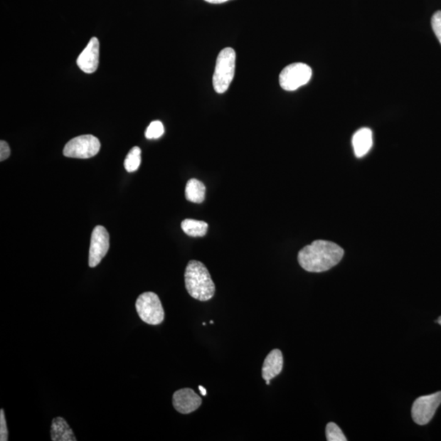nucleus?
I'll use <instances>...</instances> for the list:
<instances>
[{
  "label": "nucleus",
  "instance_id": "a211bd4d",
  "mask_svg": "<svg viewBox=\"0 0 441 441\" xmlns=\"http://www.w3.org/2000/svg\"><path fill=\"white\" fill-rule=\"evenodd\" d=\"M326 438L328 441H346L341 428L334 423H329L326 426Z\"/></svg>",
  "mask_w": 441,
  "mask_h": 441
},
{
  "label": "nucleus",
  "instance_id": "5701e85b",
  "mask_svg": "<svg viewBox=\"0 0 441 441\" xmlns=\"http://www.w3.org/2000/svg\"><path fill=\"white\" fill-rule=\"evenodd\" d=\"M198 390H201L202 395L206 396L207 395V390L203 386H198Z\"/></svg>",
  "mask_w": 441,
  "mask_h": 441
},
{
  "label": "nucleus",
  "instance_id": "9d476101",
  "mask_svg": "<svg viewBox=\"0 0 441 441\" xmlns=\"http://www.w3.org/2000/svg\"><path fill=\"white\" fill-rule=\"evenodd\" d=\"M98 64L99 41L97 38L93 37L77 59V65L84 73L92 74L97 70Z\"/></svg>",
  "mask_w": 441,
  "mask_h": 441
},
{
  "label": "nucleus",
  "instance_id": "1a4fd4ad",
  "mask_svg": "<svg viewBox=\"0 0 441 441\" xmlns=\"http://www.w3.org/2000/svg\"><path fill=\"white\" fill-rule=\"evenodd\" d=\"M202 399L201 396L191 388H184L176 390L173 395V405L175 410L183 415H188L201 407Z\"/></svg>",
  "mask_w": 441,
  "mask_h": 441
},
{
  "label": "nucleus",
  "instance_id": "4be33fe9",
  "mask_svg": "<svg viewBox=\"0 0 441 441\" xmlns=\"http://www.w3.org/2000/svg\"><path fill=\"white\" fill-rule=\"evenodd\" d=\"M205 1L211 4H223L229 1V0H205Z\"/></svg>",
  "mask_w": 441,
  "mask_h": 441
},
{
  "label": "nucleus",
  "instance_id": "f03ea898",
  "mask_svg": "<svg viewBox=\"0 0 441 441\" xmlns=\"http://www.w3.org/2000/svg\"><path fill=\"white\" fill-rule=\"evenodd\" d=\"M185 285L188 294L198 301L211 300L215 294V285L207 267L202 262L192 260L187 264Z\"/></svg>",
  "mask_w": 441,
  "mask_h": 441
},
{
  "label": "nucleus",
  "instance_id": "b1692460",
  "mask_svg": "<svg viewBox=\"0 0 441 441\" xmlns=\"http://www.w3.org/2000/svg\"><path fill=\"white\" fill-rule=\"evenodd\" d=\"M437 322L441 325V317L437 319Z\"/></svg>",
  "mask_w": 441,
  "mask_h": 441
},
{
  "label": "nucleus",
  "instance_id": "f257e3e1",
  "mask_svg": "<svg viewBox=\"0 0 441 441\" xmlns=\"http://www.w3.org/2000/svg\"><path fill=\"white\" fill-rule=\"evenodd\" d=\"M344 255V250L335 243L318 240L303 248L297 260L305 271L319 273L335 267Z\"/></svg>",
  "mask_w": 441,
  "mask_h": 441
},
{
  "label": "nucleus",
  "instance_id": "6e6552de",
  "mask_svg": "<svg viewBox=\"0 0 441 441\" xmlns=\"http://www.w3.org/2000/svg\"><path fill=\"white\" fill-rule=\"evenodd\" d=\"M110 248V235L106 228L102 225H97L93 229L90 250L88 265L90 267H96L100 263Z\"/></svg>",
  "mask_w": 441,
  "mask_h": 441
},
{
  "label": "nucleus",
  "instance_id": "423d86ee",
  "mask_svg": "<svg viewBox=\"0 0 441 441\" xmlns=\"http://www.w3.org/2000/svg\"><path fill=\"white\" fill-rule=\"evenodd\" d=\"M101 143L96 137L87 134L75 137L64 147L65 157L90 159L95 156L100 151Z\"/></svg>",
  "mask_w": 441,
  "mask_h": 441
},
{
  "label": "nucleus",
  "instance_id": "412c9836",
  "mask_svg": "<svg viewBox=\"0 0 441 441\" xmlns=\"http://www.w3.org/2000/svg\"><path fill=\"white\" fill-rule=\"evenodd\" d=\"M10 148L5 141L0 142V161H4L10 156Z\"/></svg>",
  "mask_w": 441,
  "mask_h": 441
},
{
  "label": "nucleus",
  "instance_id": "dca6fc26",
  "mask_svg": "<svg viewBox=\"0 0 441 441\" xmlns=\"http://www.w3.org/2000/svg\"><path fill=\"white\" fill-rule=\"evenodd\" d=\"M141 154L142 151L139 147L131 149L124 161V168L127 172L134 173L139 169L142 162Z\"/></svg>",
  "mask_w": 441,
  "mask_h": 441
},
{
  "label": "nucleus",
  "instance_id": "ddd939ff",
  "mask_svg": "<svg viewBox=\"0 0 441 441\" xmlns=\"http://www.w3.org/2000/svg\"><path fill=\"white\" fill-rule=\"evenodd\" d=\"M53 441H76L77 439L73 429L63 418L58 417L53 419L51 430Z\"/></svg>",
  "mask_w": 441,
  "mask_h": 441
},
{
  "label": "nucleus",
  "instance_id": "f8f14e48",
  "mask_svg": "<svg viewBox=\"0 0 441 441\" xmlns=\"http://www.w3.org/2000/svg\"><path fill=\"white\" fill-rule=\"evenodd\" d=\"M352 146L356 157L365 156L373 146L372 131L368 128L358 130L352 137Z\"/></svg>",
  "mask_w": 441,
  "mask_h": 441
},
{
  "label": "nucleus",
  "instance_id": "4468645a",
  "mask_svg": "<svg viewBox=\"0 0 441 441\" xmlns=\"http://www.w3.org/2000/svg\"><path fill=\"white\" fill-rule=\"evenodd\" d=\"M206 187L202 181L191 179L187 181L186 186V198L187 201L201 203L206 198Z\"/></svg>",
  "mask_w": 441,
  "mask_h": 441
},
{
  "label": "nucleus",
  "instance_id": "7ed1b4c3",
  "mask_svg": "<svg viewBox=\"0 0 441 441\" xmlns=\"http://www.w3.org/2000/svg\"><path fill=\"white\" fill-rule=\"evenodd\" d=\"M236 55L233 48H225L218 56L213 76L214 90L219 95L227 92L235 75Z\"/></svg>",
  "mask_w": 441,
  "mask_h": 441
},
{
  "label": "nucleus",
  "instance_id": "6ab92c4d",
  "mask_svg": "<svg viewBox=\"0 0 441 441\" xmlns=\"http://www.w3.org/2000/svg\"><path fill=\"white\" fill-rule=\"evenodd\" d=\"M432 26L435 35L441 43V11L435 13L432 18Z\"/></svg>",
  "mask_w": 441,
  "mask_h": 441
},
{
  "label": "nucleus",
  "instance_id": "9b49d317",
  "mask_svg": "<svg viewBox=\"0 0 441 441\" xmlns=\"http://www.w3.org/2000/svg\"><path fill=\"white\" fill-rule=\"evenodd\" d=\"M284 358L282 352L279 349H275L269 353L265 359L262 375L265 381H271L272 379L278 376L282 371Z\"/></svg>",
  "mask_w": 441,
  "mask_h": 441
},
{
  "label": "nucleus",
  "instance_id": "2eb2a0df",
  "mask_svg": "<svg viewBox=\"0 0 441 441\" xmlns=\"http://www.w3.org/2000/svg\"><path fill=\"white\" fill-rule=\"evenodd\" d=\"M208 227L207 223L195 219H185L181 223V229L187 235L191 237L205 236L208 231Z\"/></svg>",
  "mask_w": 441,
  "mask_h": 441
},
{
  "label": "nucleus",
  "instance_id": "20e7f679",
  "mask_svg": "<svg viewBox=\"0 0 441 441\" xmlns=\"http://www.w3.org/2000/svg\"><path fill=\"white\" fill-rule=\"evenodd\" d=\"M136 310L142 321L148 324L158 325L164 322V311L161 299L152 292H146L137 297Z\"/></svg>",
  "mask_w": 441,
  "mask_h": 441
},
{
  "label": "nucleus",
  "instance_id": "0eeeda50",
  "mask_svg": "<svg viewBox=\"0 0 441 441\" xmlns=\"http://www.w3.org/2000/svg\"><path fill=\"white\" fill-rule=\"evenodd\" d=\"M441 404V391L418 397L412 407V418L418 425H427L431 422Z\"/></svg>",
  "mask_w": 441,
  "mask_h": 441
},
{
  "label": "nucleus",
  "instance_id": "aec40b11",
  "mask_svg": "<svg viewBox=\"0 0 441 441\" xmlns=\"http://www.w3.org/2000/svg\"><path fill=\"white\" fill-rule=\"evenodd\" d=\"M0 440H9V431L6 419H5L4 410H0Z\"/></svg>",
  "mask_w": 441,
  "mask_h": 441
},
{
  "label": "nucleus",
  "instance_id": "f3484780",
  "mask_svg": "<svg viewBox=\"0 0 441 441\" xmlns=\"http://www.w3.org/2000/svg\"><path fill=\"white\" fill-rule=\"evenodd\" d=\"M164 128L161 121H153L146 130L145 136L147 139H158L162 137Z\"/></svg>",
  "mask_w": 441,
  "mask_h": 441
},
{
  "label": "nucleus",
  "instance_id": "393cba45",
  "mask_svg": "<svg viewBox=\"0 0 441 441\" xmlns=\"http://www.w3.org/2000/svg\"><path fill=\"white\" fill-rule=\"evenodd\" d=\"M267 384L269 385L271 381H266Z\"/></svg>",
  "mask_w": 441,
  "mask_h": 441
},
{
  "label": "nucleus",
  "instance_id": "39448f33",
  "mask_svg": "<svg viewBox=\"0 0 441 441\" xmlns=\"http://www.w3.org/2000/svg\"><path fill=\"white\" fill-rule=\"evenodd\" d=\"M312 70L304 63H294L285 68L280 75V85L285 91H295L305 85L312 79Z\"/></svg>",
  "mask_w": 441,
  "mask_h": 441
}]
</instances>
